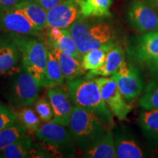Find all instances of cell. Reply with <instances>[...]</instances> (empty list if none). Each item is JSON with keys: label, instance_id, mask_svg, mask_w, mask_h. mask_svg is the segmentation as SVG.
<instances>
[{"label": "cell", "instance_id": "21", "mask_svg": "<svg viewBox=\"0 0 158 158\" xmlns=\"http://www.w3.org/2000/svg\"><path fill=\"white\" fill-rule=\"evenodd\" d=\"M116 156L118 158H141L143 152L133 138L125 134L118 133L114 137Z\"/></svg>", "mask_w": 158, "mask_h": 158}, {"label": "cell", "instance_id": "13", "mask_svg": "<svg viewBox=\"0 0 158 158\" xmlns=\"http://www.w3.org/2000/svg\"><path fill=\"white\" fill-rule=\"evenodd\" d=\"M47 96L54 111V117L51 122L68 127L75 107L68 92L56 86L48 89Z\"/></svg>", "mask_w": 158, "mask_h": 158}, {"label": "cell", "instance_id": "34", "mask_svg": "<svg viewBox=\"0 0 158 158\" xmlns=\"http://www.w3.org/2000/svg\"><path fill=\"white\" fill-rule=\"evenodd\" d=\"M143 1L158 14V0H143Z\"/></svg>", "mask_w": 158, "mask_h": 158}, {"label": "cell", "instance_id": "8", "mask_svg": "<svg viewBox=\"0 0 158 158\" xmlns=\"http://www.w3.org/2000/svg\"><path fill=\"white\" fill-rule=\"evenodd\" d=\"M111 78L115 81L118 89L128 102L137 98L142 92L143 84L139 71L126 61L112 75Z\"/></svg>", "mask_w": 158, "mask_h": 158}, {"label": "cell", "instance_id": "18", "mask_svg": "<svg viewBox=\"0 0 158 158\" xmlns=\"http://www.w3.org/2000/svg\"><path fill=\"white\" fill-rule=\"evenodd\" d=\"M83 157L88 158L117 157L114 143V137L111 130H108L93 145L85 149Z\"/></svg>", "mask_w": 158, "mask_h": 158}, {"label": "cell", "instance_id": "26", "mask_svg": "<svg viewBox=\"0 0 158 158\" xmlns=\"http://www.w3.org/2000/svg\"><path fill=\"white\" fill-rule=\"evenodd\" d=\"M15 114L18 123L22 126L27 132L35 133L41 126L40 118L32 108L27 106L21 107L15 112Z\"/></svg>", "mask_w": 158, "mask_h": 158}, {"label": "cell", "instance_id": "27", "mask_svg": "<svg viewBox=\"0 0 158 158\" xmlns=\"http://www.w3.org/2000/svg\"><path fill=\"white\" fill-rule=\"evenodd\" d=\"M26 132L17 122L0 130V152L27 135Z\"/></svg>", "mask_w": 158, "mask_h": 158}, {"label": "cell", "instance_id": "32", "mask_svg": "<svg viewBox=\"0 0 158 158\" xmlns=\"http://www.w3.org/2000/svg\"><path fill=\"white\" fill-rule=\"evenodd\" d=\"M64 0H39L38 2H37L43 9H45V10L48 11L49 10L52 9L53 7H56L58 5H59L61 2Z\"/></svg>", "mask_w": 158, "mask_h": 158}, {"label": "cell", "instance_id": "3", "mask_svg": "<svg viewBox=\"0 0 158 158\" xmlns=\"http://www.w3.org/2000/svg\"><path fill=\"white\" fill-rule=\"evenodd\" d=\"M68 127L83 150L93 145L110 130L95 115L78 106L73 108Z\"/></svg>", "mask_w": 158, "mask_h": 158}, {"label": "cell", "instance_id": "2", "mask_svg": "<svg viewBox=\"0 0 158 158\" xmlns=\"http://www.w3.org/2000/svg\"><path fill=\"white\" fill-rule=\"evenodd\" d=\"M71 36L76 43L80 56L92 49L107 43L115 42V32L108 23L80 17L68 27Z\"/></svg>", "mask_w": 158, "mask_h": 158}, {"label": "cell", "instance_id": "4", "mask_svg": "<svg viewBox=\"0 0 158 158\" xmlns=\"http://www.w3.org/2000/svg\"><path fill=\"white\" fill-rule=\"evenodd\" d=\"M40 147L55 157H73L76 147L73 136L65 126L53 122L41 124L35 133Z\"/></svg>", "mask_w": 158, "mask_h": 158}, {"label": "cell", "instance_id": "23", "mask_svg": "<svg viewBox=\"0 0 158 158\" xmlns=\"http://www.w3.org/2000/svg\"><path fill=\"white\" fill-rule=\"evenodd\" d=\"M84 18L109 17L111 0H78Z\"/></svg>", "mask_w": 158, "mask_h": 158}, {"label": "cell", "instance_id": "14", "mask_svg": "<svg viewBox=\"0 0 158 158\" xmlns=\"http://www.w3.org/2000/svg\"><path fill=\"white\" fill-rule=\"evenodd\" d=\"M129 54L138 62H147L158 56V31L144 33L128 48Z\"/></svg>", "mask_w": 158, "mask_h": 158}, {"label": "cell", "instance_id": "28", "mask_svg": "<svg viewBox=\"0 0 158 158\" xmlns=\"http://www.w3.org/2000/svg\"><path fill=\"white\" fill-rule=\"evenodd\" d=\"M139 105L145 110H158V81H152L148 84Z\"/></svg>", "mask_w": 158, "mask_h": 158}, {"label": "cell", "instance_id": "33", "mask_svg": "<svg viewBox=\"0 0 158 158\" xmlns=\"http://www.w3.org/2000/svg\"><path fill=\"white\" fill-rule=\"evenodd\" d=\"M146 63L147 64L152 75L158 80V56L150 59Z\"/></svg>", "mask_w": 158, "mask_h": 158}, {"label": "cell", "instance_id": "31", "mask_svg": "<svg viewBox=\"0 0 158 158\" xmlns=\"http://www.w3.org/2000/svg\"><path fill=\"white\" fill-rule=\"evenodd\" d=\"M22 0H0V10H9L16 8Z\"/></svg>", "mask_w": 158, "mask_h": 158}, {"label": "cell", "instance_id": "35", "mask_svg": "<svg viewBox=\"0 0 158 158\" xmlns=\"http://www.w3.org/2000/svg\"><path fill=\"white\" fill-rule=\"evenodd\" d=\"M2 105V103H1V102H0V106H1Z\"/></svg>", "mask_w": 158, "mask_h": 158}, {"label": "cell", "instance_id": "9", "mask_svg": "<svg viewBox=\"0 0 158 158\" xmlns=\"http://www.w3.org/2000/svg\"><path fill=\"white\" fill-rule=\"evenodd\" d=\"M128 21L139 32L158 31V14L143 0H133L127 8Z\"/></svg>", "mask_w": 158, "mask_h": 158}, {"label": "cell", "instance_id": "16", "mask_svg": "<svg viewBox=\"0 0 158 158\" xmlns=\"http://www.w3.org/2000/svg\"><path fill=\"white\" fill-rule=\"evenodd\" d=\"M125 61V54L122 47L115 45L107 53L103 64L99 68L89 71L86 78H94L97 77H108L117 71L121 64Z\"/></svg>", "mask_w": 158, "mask_h": 158}, {"label": "cell", "instance_id": "20", "mask_svg": "<svg viewBox=\"0 0 158 158\" xmlns=\"http://www.w3.org/2000/svg\"><path fill=\"white\" fill-rule=\"evenodd\" d=\"M46 45L48 48V58L43 79V86L53 88L64 84L65 78L52 49L47 43Z\"/></svg>", "mask_w": 158, "mask_h": 158}, {"label": "cell", "instance_id": "36", "mask_svg": "<svg viewBox=\"0 0 158 158\" xmlns=\"http://www.w3.org/2000/svg\"><path fill=\"white\" fill-rule=\"evenodd\" d=\"M35 1H36V2H38V1H39V0H35Z\"/></svg>", "mask_w": 158, "mask_h": 158}, {"label": "cell", "instance_id": "17", "mask_svg": "<svg viewBox=\"0 0 158 158\" xmlns=\"http://www.w3.org/2000/svg\"><path fill=\"white\" fill-rule=\"evenodd\" d=\"M50 47L58 60L67 82L79 78L86 72L82 67L81 60L61 51L56 47Z\"/></svg>", "mask_w": 158, "mask_h": 158}, {"label": "cell", "instance_id": "11", "mask_svg": "<svg viewBox=\"0 0 158 158\" xmlns=\"http://www.w3.org/2000/svg\"><path fill=\"white\" fill-rule=\"evenodd\" d=\"M22 65L21 51L10 33L0 37V76L14 75Z\"/></svg>", "mask_w": 158, "mask_h": 158}, {"label": "cell", "instance_id": "6", "mask_svg": "<svg viewBox=\"0 0 158 158\" xmlns=\"http://www.w3.org/2000/svg\"><path fill=\"white\" fill-rule=\"evenodd\" d=\"M10 88V100L16 108L30 106L38 98L40 85L24 67L15 73Z\"/></svg>", "mask_w": 158, "mask_h": 158}, {"label": "cell", "instance_id": "29", "mask_svg": "<svg viewBox=\"0 0 158 158\" xmlns=\"http://www.w3.org/2000/svg\"><path fill=\"white\" fill-rule=\"evenodd\" d=\"M35 110L40 119L44 122H51L54 117V111L51 102L46 98L37 99L35 101Z\"/></svg>", "mask_w": 158, "mask_h": 158}, {"label": "cell", "instance_id": "24", "mask_svg": "<svg viewBox=\"0 0 158 158\" xmlns=\"http://www.w3.org/2000/svg\"><path fill=\"white\" fill-rule=\"evenodd\" d=\"M116 45V42L107 43L100 48L92 49L83 55L81 64L85 70H92L101 67L106 60L107 53Z\"/></svg>", "mask_w": 158, "mask_h": 158}, {"label": "cell", "instance_id": "7", "mask_svg": "<svg viewBox=\"0 0 158 158\" xmlns=\"http://www.w3.org/2000/svg\"><path fill=\"white\" fill-rule=\"evenodd\" d=\"M95 78L99 85L102 98L108 109L118 120H124L131 112L133 106L128 102L118 89L115 81L110 77H98Z\"/></svg>", "mask_w": 158, "mask_h": 158}, {"label": "cell", "instance_id": "30", "mask_svg": "<svg viewBox=\"0 0 158 158\" xmlns=\"http://www.w3.org/2000/svg\"><path fill=\"white\" fill-rule=\"evenodd\" d=\"M15 112L5 105L0 106V130L16 122Z\"/></svg>", "mask_w": 158, "mask_h": 158}, {"label": "cell", "instance_id": "15", "mask_svg": "<svg viewBox=\"0 0 158 158\" xmlns=\"http://www.w3.org/2000/svg\"><path fill=\"white\" fill-rule=\"evenodd\" d=\"M46 43L50 46L56 47L61 51L73 55L81 60L76 43L68 29L50 27L47 31Z\"/></svg>", "mask_w": 158, "mask_h": 158}, {"label": "cell", "instance_id": "12", "mask_svg": "<svg viewBox=\"0 0 158 158\" xmlns=\"http://www.w3.org/2000/svg\"><path fill=\"white\" fill-rule=\"evenodd\" d=\"M0 29L7 32L39 37L40 31L17 8L0 10Z\"/></svg>", "mask_w": 158, "mask_h": 158}, {"label": "cell", "instance_id": "10", "mask_svg": "<svg viewBox=\"0 0 158 158\" xmlns=\"http://www.w3.org/2000/svg\"><path fill=\"white\" fill-rule=\"evenodd\" d=\"M81 16L78 0H64L47 11V27L68 29Z\"/></svg>", "mask_w": 158, "mask_h": 158}, {"label": "cell", "instance_id": "19", "mask_svg": "<svg viewBox=\"0 0 158 158\" xmlns=\"http://www.w3.org/2000/svg\"><path fill=\"white\" fill-rule=\"evenodd\" d=\"M21 11L37 30L47 27V11L35 0H22L16 7Z\"/></svg>", "mask_w": 158, "mask_h": 158}, {"label": "cell", "instance_id": "22", "mask_svg": "<svg viewBox=\"0 0 158 158\" xmlns=\"http://www.w3.org/2000/svg\"><path fill=\"white\" fill-rule=\"evenodd\" d=\"M144 137L152 143H158V110H145L139 117Z\"/></svg>", "mask_w": 158, "mask_h": 158}, {"label": "cell", "instance_id": "25", "mask_svg": "<svg viewBox=\"0 0 158 158\" xmlns=\"http://www.w3.org/2000/svg\"><path fill=\"white\" fill-rule=\"evenodd\" d=\"M33 143L31 138L26 135L0 152L1 158L31 157Z\"/></svg>", "mask_w": 158, "mask_h": 158}, {"label": "cell", "instance_id": "1", "mask_svg": "<svg viewBox=\"0 0 158 158\" xmlns=\"http://www.w3.org/2000/svg\"><path fill=\"white\" fill-rule=\"evenodd\" d=\"M67 89L75 106L93 114L109 130L114 127L113 114L105 103L95 78L79 77L67 83Z\"/></svg>", "mask_w": 158, "mask_h": 158}, {"label": "cell", "instance_id": "5", "mask_svg": "<svg viewBox=\"0 0 158 158\" xmlns=\"http://www.w3.org/2000/svg\"><path fill=\"white\" fill-rule=\"evenodd\" d=\"M10 34L21 51L23 66L34 76L43 87L48 58L47 45L39 37Z\"/></svg>", "mask_w": 158, "mask_h": 158}]
</instances>
